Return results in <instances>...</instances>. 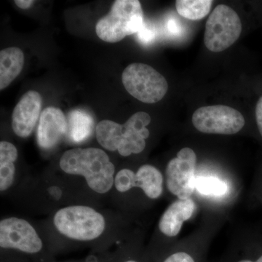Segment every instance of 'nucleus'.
I'll return each mask as SVG.
<instances>
[{"instance_id":"nucleus-12","label":"nucleus","mask_w":262,"mask_h":262,"mask_svg":"<svg viewBox=\"0 0 262 262\" xmlns=\"http://www.w3.org/2000/svg\"><path fill=\"white\" fill-rule=\"evenodd\" d=\"M196 204L191 198L177 200L164 212L159 222L160 232L168 237H175L180 232L184 222L192 216Z\"/></svg>"},{"instance_id":"nucleus-25","label":"nucleus","mask_w":262,"mask_h":262,"mask_svg":"<svg viewBox=\"0 0 262 262\" xmlns=\"http://www.w3.org/2000/svg\"><path fill=\"white\" fill-rule=\"evenodd\" d=\"M119 262H139L138 260L133 259V258H130V259H125L123 260V261H120Z\"/></svg>"},{"instance_id":"nucleus-15","label":"nucleus","mask_w":262,"mask_h":262,"mask_svg":"<svg viewBox=\"0 0 262 262\" xmlns=\"http://www.w3.org/2000/svg\"><path fill=\"white\" fill-rule=\"evenodd\" d=\"M16 147L8 141L0 142V190L9 189L15 181V163L18 159Z\"/></svg>"},{"instance_id":"nucleus-18","label":"nucleus","mask_w":262,"mask_h":262,"mask_svg":"<svg viewBox=\"0 0 262 262\" xmlns=\"http://www.w3.org/2000/svg\"><path fill=\"white\" fill-rule=\"evenodd\" d=\"M195 188L201 194L207 196H222L228 190L227 184L215 177H199L196 179Z\"/></svg>"},{"instance_id":"nucleus-22","label":"nucleus","mask_w":262,"mask_h":262,"mask_svg":"<svg viewBox=\"0 0 262 262\" xmlns=\"http://www.w3.org/2000/svg\"><path fill=\"white\" fill-rule=\"evenodd\" d=\"M180 26L178 24V22L176 21L173 19H170L167 24V28L169 33L171 34H178L180 32Z\"/></svg>"},{"instance_id":"nucleus-24","label":"nucleus","mask_w":262,"mask_h":262,"mask_svg":"<svg viewBox=\"0 0 262 262\" xmlns=\"http://www.w3.org/2000/svg\"><path fill=\"white\" fill-rule=\"evenodd\" d=\"M237 262H262V254L256 258H242Z\"/></svg>"},{"instance_id":"nucleus-10","label":"nucleus","mask_w":262,"mask_h":262,"mask_svg":"<svg viewBox=\"0 0 262 262\" xmlns=\"http://www.w3.org/2000/svg\"><path fill=\"white\" fill-rule=\"evenodd\" d=\"M68 132V122L58 108H45L39 117L37 131L38 145L42 149H53Z\"/></svg>"},{"instance_id":"nucleus-19","label":"nucleus","mask_w":262,"mask_h":262,"mask_svg":"<svg viewBox=\"0 0 262 262\" xmlns=\"http://www.w3.org/2000/svg\"><path fill=\"white\" fill-rule=\"evenodd\" d=\"M136 173L130 169L124 168L117 172L115 177V188L118 192H128L135 187Z\"/></svg>"},{"instance_id":"nucleus-3","label":"nucleus","mask_w":262,"mask_h":262,"mask_svg":"<svg viewBox=\"0 0 262 262\" xmlns=\"http://www.w3.org/2000/svg\"><path fill=\"white\" fill-rule=\"evenodd\" d=\"M55 228L72 241L91 242L102 235L106 220L100 212L91 207L70 206L62 208L53 216Z\"/></svg>"},{"instance_id":"nucleus-14","label":"nucleus","mask_w":262,"mask_h":262,"mask_svg":"<svg viewBox=\"0 0 262 262\" xmlns=\"http://www.w3.org/2000/svg\"><path fill=\"white\" fill-rule=\"evenodd\" d=\"M135 187L141 188L150 199H158L163 191L161 172L153 165H142L136 173Z\"/></svg>"},{"instance_id":"nucleus-11","label":"nucleus","mask_w":262,"mask_h":262,"mask_svg":"<svg viewBox=\"0 0 262 262\" xmlns=\"http://www.w3.org/2000/svg\"><path fill=\"white\" fill-rule=\"evenodd\" d=\"M42 98L37 91H28L20 98L13 113V132L20 138L32 134L37 125L42 108Z\"/></svg>"},{"instance_id":"nucleus-1","label":"nucleus","mask_w":262,"mask_h":262,"mask_svg":"<svg viewBox=\"0 0 262 262\" xmlns=\"http://www.w3.org/2000/svg\"><path fill=\"white\" fill-rule=\"evenodd\" d=\"M60 168L69 175L81 176L90 189L106 194L115 184V168L108 155L98 148H75L62 155Z\"/></svg>"},{"instance_id":"nucleus-6","label":"nucleus","mask_w":262,"mask_h":262,"mask_svg":"<svg viewBox=\"0 0 262 262\" xmlns=\"http://www.w3.org/2000/svg\"><path fill=\"white\" fill-rule=\"evenodd\" d=\"M242 29L241 18L233 9L218 5L206 22L205 46L215 53L225 51L238 39Z\"/></svg>"},{"instance_id":"nucleus-7","label":"nucleus","mask_w":262,"mask_h":262,"mask_svg":"<svg viewBox=\"0 0 262 262\" xmlns=\"http://www.w3.org/2000/svg\"><path fill=\"white\" fill-rule=\"evenodd\" d=\"M0 247L25 256H37L42 253L44 244L28 221L8 217L0 222Z\"/></svg>"},{"instance_id":"nucleus-16","label":"nucleus","mask_w":262,"mask_h":262,"mask_svg":"<svg viewBox=\"0 0 262 262\" xmlns=\"http://www.w3.org/2000/svg\"><path fill=\"white\" fill-rule=\"evenodd\" d=\"M67 134L72 141L80 142L89 137L94 129V120L89 113L82 110H75L67 117Z\"/></svg>"},{"instance_id":"nucleus-21","label":"nucleus","mask_w":262,"mask_h":262,"mask_svg":"<svg viewBox=\"0 0 262 262\" xmlns=\"http://www.w3.org/2000/svg\"><path fill=\"white\" fill-rule=\"evenodd\" d=\"M256 119L258 130L262 137V96L258 99L256 106Z\"/></svg>"},{"instance_id":"nucleus-9","label":"nucleus","mask_w":262,"mask_h":262,"mask_svg":"<svg viewBox=\"0 0 262 262\" xmlns=\"http://www.w3.org/2000/svg\"><path fill=\"white\" fill-rule=\"evenodd\" d=\"M196 156L190 148H183L169 161L165 170L168 190L179 199L187 200L195 189Z\"/></svg>"},{"instance_id":"nucleus-8","label":"nucleus","mask_w":262,"mask_h":262,"mask_svg":"<svg viewBox=\"0 0 262 262\" xmlns=\"http://www.w3.org/2000/svg\"><path fill=\"white\" fill-rule=\"evenodd\" d=\"M245 122L242 114L224 105L203 106L192 115L194 127L204 134L232 135L244 127Z\"/></svg>"},{"instance_id":"nucleus-5","label":"nucleus","mask_w":262,"mask_h":262,"mask_svg":"<svg viewBox=\"0 0 262 262\" xmlns=\"http://www.w3.org/2000/svg\"><path fill=\"white\" fill-rule=\"evenodd\" d=\"M122 80L131 96L146 103L158 102L168 89L165 77L145 63H134L127 66L122 72Z\"/></svg>"},{"instance_id":"nucleus-4","label":"nucleus","mask_w":262,"mask_h":262,"mask_svg":"<svg viewBox=\"0 0 262 262\" xmlns=\"http://www.w3.org/2000/svg\"><path fill=\"white\" fill-rule=\"evenodd\" d=\"M144 23L140 2L117 0L110 13L96 24V34L105 42H118L127 36L138 34Z\"/></svg>"},{"instance_id":"nucleus-17","label":"nucleus","mask_w":262,"mask_h":262,"mask_svg":"<svg viewBox=\"0 0 262 262\" xmlns=\"http://www.w3.org/2000/svg\"><path fill=\"white\" fill-rule=\"evenodd\" d=\"M211 0H177L176 8L179 15L192 20H201L209 13Z\"/></svg>"},{"instance_id":"nucleus-13","label":"nucleus","mask_w":262,"mask_h":262,"mask_svg":"<svg viewBox=\"0 0 262 262\" xmlns=\"http://www.w3.org/2000/svg\"><path fill=\"white\" fill-rule=\"evenodd\" d=\"M24 54L18 48H8L0 52V90L3 91L16 78L23 69Z\"/></svg>"},{"instance_id":"nucleus-23","label":"nucleus","mask_w":262,"mask_h":262,"mask_svg":"<svg viewBox=\"0 0 262 262\" xmlns=\"http://www.w3.org/2000/svg\"><path fill=\"white\" fill-rule=\"evenodd\" d=\"M34 3L35 2L32 0H15V5L24 10L28 9L34 5Z\"/></svg>"},{"instance_id":"nucleus-20","label":"nucleus","mask_w":262,"mask_h":262,"mask_svg":"<svg viewBox=\"0 0 262 262\" xmlns=\"http://www.w3.org/2000/svg\"><path fill=\"white\" fill-rule=\"evenodd\" d=\"M139 41L143 44L148 45L155 40L156 37V30L155 27L149 23H144V27L137 34Z\"/></svg>"},{"instance_id":"nucleus-2","label":"nucleus","mask_w":262,"mask_h":262,"mask_svg":"<svg viewBox=\"0 0 262 262\" xmlns=\"http://www.w3.org/2000/svg\"><path fill=\"white\" fill-rule=\"evenodd\" d=\"M151 122L149 114L139 112L133 115L123 125L105 120L96 125V139L108 151H117L123 157L139 154L146 147L149 136L146 126Z\"/></svg>"}]
</instances>
